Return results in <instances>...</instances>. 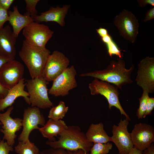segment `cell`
Listing matches in <instances>:
<instances>
[{"label":"cell","mask_w":154,"mask_h":154,"mask_svg":"<svg viewBox=\"0 0 154 154\" xmlns=\"http://www.w3.org/2000/svg\"><path fill=\"white\" fill-rule=\"evenodd\" d=\"M23 65L14 59L5 64L0 68V82L8 89L16 85L23 78Z\"/></svg>","instance_id":"4fadbf2b"},{"label":"cell","mask_w":154,"mask_h":154,"mask_svg":"<svg viewBox=\"0 0 154 154\" xmlns=\"http://www.w3.org/2000/svg\"><path fill=\"white\" fill-rule=\"evenodd\" d=\"M149 97V93L143 91L141 96L139 98V105L136 113L138 119L143 118L146 112L147 100Z\"/></svg>","instance_id":"4316f807"},{"label":"cell","mask_w":154,"mask_h":154,"mask_svg":"<svg viewBox=\"0 0 154 154\" xmlns=\"http://www.w3.org/2000/svg\"><path fill=\"white\" fill-rule=\"evenodd\" d=\"M17 37L10 26L7 25L0 29V55L14 59Z\"/></svg>","instance_id":"2e32d148"},{"label":"cell","mask_w":154,"mask_h":154,"mask_svg":"<svg viewBox=\"0 0 154 154\" xmlns=\"http://www.w3.org/2000/svg\"><path fill=\"white\" fill-rule=\"evenodd\" d=\"M112 144L109 142L106 143H93L90 154H107L112 149Z\"/></svg>","instance_id":"d4e9b609"},{"label":"cell","mask_w":154,"mask_h":154,"mask_svg":"<svg viewBox=\"0 0 154 154\" xmlns=\"http://www.w3.org/2000/svg\"><path fill=\"white\" fill-rule=\"evenodd\" d=\"M13 109V106L8 107L4 113L0 112V121L3 125L0 131L3 134V139L7 141L8 144L13 146L17 137L16 133L22 126V119L19 118H12L10 116Z\"/></svg>","instance_id":"9a60e30c"},{"label":"cell","mask_w":154,"mask_h":154,"mask_svg":"<svg viewBox=\"0 0 154 154\" xmlns=\"http://www.w3.org/2000/svg\"><path fill=\"white\" fill-rule=\"evenodd\" d=\"M9 90L0 82V100L5 97L7 94Z\"/></svg>","instance_id":"e575fe53"},{"label":"cell","mask_w":154,"mask_h":154,"mask_svg":"<svg viewBox=\"0 0 154 154\" xmlns=\"http://www.w3.org/2000/svg\"><path fill=\"white\" fill-rule=\"evenodd\" d=\"M38 154H89L82 150L80 149L72 151L62 148L50 147L40 151Z\"/></svg>","instance_id":"484cf974"},{"label":"cell","mask_w":154,"mask_h":154,"mask_svg":"<svg viewBox=\"0 0 154 154\" xmlns=\"http://www.w3.org/2000/svg\"><path fill=\"white\" fill-rule=\"evenodd\" d=\"M25 1L27 12L33 19L37 16V11L36 9V6L40 0H25Z\"/></svg>","instance_id":"83f0119b"},{"label":"cell","mask_w":154,"mask_h":154,"mask_svg":"<svg viewBox=\"0 0 154 154\" xmlns=\"http://www.w3.org/2000/svg\"><path fill=\"white\" fill-rule=\"evenodd\" d=\"M70 5H65L62 7L58 6L51 7L47 11L41 13L40 15L34 18V21L39 23L41 22H54L57 23L61 27L65 25L64 18L67 15Z\"/></svg>","instance_id":"e0dca14e"},{"label":"cell","mask_w":154,"mask_h":154,"mask_svg":"<svg viewBox=\"0 0 154 154\" xmlns=\"http://www.w3.org/2000/svg\"><path fill=\"white\" fill-rule=\"evenodd\" d=\"M57 140L47 141L46 144L53 148H62L72 151L82 150L88 153L93 143L87 139L85 133L78 126H68L59 135Z\"/></svg>","instance_id":"7a4b0ae2"},{"label":"cell","mask_w":154,"mask_h":154,"mask_svg":"<svg viewBox=\"0 0 154 154\" xmlns=\"http://www.w3.org/2000/svg\"><path fill=\"white\" fill-rule=\"evenodd\" d=\"M54 32L44 24L33 21L23 29L22 34L25 40L29 44L41 48H46Z\"/></svg>","instance_id":"52a82bcc"},{"label":"cell","mask_w":154,"mask_h":154,"mask_svg":"<svg viewBox=\"0 0 154 154\" xmlns=\"http://www.w3.org/2000/svg\"><path fill=\"white\" fill-rule=\"evenodd\" d=\"M15 151L18 154H38L40 152L38 148L30 140L26 142L19 141L15 147Z\"/></svg>","instance_id":"603a6c76"},{"label":"cell","mask_w":154,"mask_h":154,"mask_svg":"<svg viewBox=\"0 0 154 154\" xmlns=\"http://www.w3.org/2000/svg\"><path fill=\"white\" fill-rule=\"evenodd\" d=\"M135 81L143 91L149 94L154 91V58L147 56L138 64Z\"/></svg>","instance_id":"7c38bea8"},{"label":"cell","mask_w":154,"mask_h":154,"mask_svg":"<svg viewBox=\"0 0 154 154\" xmlns=\"http://www.w3.org/2000/svg\"><path fill=\"white\" fill-rule=\"evenodd\" d=\"M13 150L12 146L9 145L3 139L0 141V154H9V152Z\"/></svg>","instance_id":"f1b7e54d"},{"label":"cell","mask_w":154,"mask_h":154,"mask_svg":"<svg viewBox=\"0 0 154 154\" xmlns=\"http://www.w3.org/2000/svg\"><path fill=\"white\" fill-rule=\"evenodd\" d=\"M85 135L87 140L93 143H106L111 141V137L104 130L102 122L96 124L92 123Z\"/></svg>","instance_id":"44dd1931"},{"label":"cell","mask_w":154,"mask_h":154,"mask_svg":"<svg viewBox=\"0 0 154 154\" xmlns=\"http://www.w3.org/2000/svg\"><path fill=\"white\" fill-rule=\"evenodd\" d=\"M9 16L8 10L0 7V29L3 27L4 24L8 21Z\"/></svg>","instance_id":"f546056e"},{"label":"cell","mask_w":154,"mask_h":154,"mask_svg":"<svg viewBox=\"0 0 154 154\" xmlns=\"http://www.w3.org/2000/svg\"><path fill=\"white\" fill-rule=\"evenodd\" d=\"M25 79L24 78H23L16 85L9 89L5 97L0 100V112L12 106L15 100L19 97H23L27 103L30 105L29 93L25 90L26 86Z\"/></svg>","instance_id":"ac0fdd59"},{"label":"cell","mask_w":154,"mask_h":154,"mask_svg":"<svg viewBox=\"0 0 154 154\" xmlns=\"http://www.w3.org/2000/svg\"><path fill=\"white\" fill-rule=\"evenodd\" d=\"M50 54L49 50L29 44L23 40L19 54L29 71L31 78L42 76L47 59Z\"/></svg>","instance_id":"3957f363"},{"label":"cell","mask_w":154,"mask_h":154,"mask_svg":"<svg viewBox=\"0 0 154 154\" xmlns=\"http://www.w3.org/2000/svg\"><path fill=\"white\" fill-rule=\"evenodd\" d=\"M14 1V0H0V7L8 10Z\"/></svg>","instance_id":"d6a6232c"},{"label":"cell","mask_w":154,"mask_h":154,"mask_svg":"<svg viewBox=\"0 0 154 154\" xmlns=\"http://www.w3.org/2000/svg\"><path fill=\"white\" fill-rule=\"evenodd\" d=\"M68 110V107L66 106L64 102L61 101L57 106L52 107L49 112L48 117L49 119L54 120L61 119Z\"/></svg>","instance_id":"cb8c5ba5"},{"label":"cell","mask_w":154,"mask_h":154,"mask_svg":"<svg viewBox=\"0 0 154 154\" xmlns=\"http://www.w3.org/2000/svg\"><path fill=\"white\" fill-rule=\"evenodd\" d=\"M67 126L62 119L56 120L49 119L42 127H39L38 129L43 137L52 141H55V137L59 135Z\"/></svg>","instance_id":"ffe728a7"},{"label":"cell","mask_w":154,"mask_h":154,"mask_svg":"<svg viewBox=\"0 0 154 154\" xmlns=\"http://www.w3.org/2000/svg\"><path fill=\"white\" fill-rule=\"evenodd\" d=\"M129 121L126 118L121 119L117 125L114 124L112 127L111 141L117 147L118 154H127L133 147L130 133L128 131Z\"/></svg>","instance_id":"8fae6325"},{"label":"cell","mask_w":154,"mask_h":154,"mask_svg":"<svg viewBox=\"0 0 154 154\" xmlns=\"http://www.w3.org/2000/svg\"><path fill=\"white\" fill-rule=\"evenodd\" d=\"M25 83L31 107L45 109L53 106L48 95V82L42 76L28 80Z\"/></svg>","instance_id":"277c9868"},{"label":"cell","mask_w":154,"mask_h":154,"mask_svg":"<svg viewBox=\"0 0 154 154\" xmlns=\"http://www.w3.org/2000/svg\"><path fill=\"white\" fill-rule=\"evenodd\" d=\"M101 38L102 41L106 44L108 53L110 56L112 57V55H115L118 58H121L123 57V53L121 50L108 33Z\"/></svg>","instance_id":"7402d4cb"},{"label":"cell","mask_w":154,"mask_h":154,"mask_svg":"<svg viewBox=\"0 0 154 154\" xmlns=\"http://www.w3.org/2000/svg\"><path fill=\"white\" fill-rule=\"evenodd\" d=\"M96 30L97 33L101 37L106 35L108 33L107 29L101 27L96 29Z\"/></svg>","instance_id":"d590c367"},{"label":"cell","mask_w":154,"mask_h":154,"mask_svg":"<svg viewBox=\"0 0 154 154\" xmlns=\"http://www.w3.org/2000/svg\"><path fill=\"white\" fill-rule=\"evenodd\" d=\"M154 108V98L148 97L147 101L146 112L143 117L145 118L148 115H151Z\"/></svg>","instance_id":"4dcf8cb0"},{"label":"cell","mask_w":154,"mask_h":154,"mask_svg":"<svg viewBox=\"0 0 154 154\" xmlns=\"http://www.w3.org/2000/svg\"><path fill=\"white\" fill-rule=\"evenodd\" d=\"M89 88L92 95L100 94L107 99L109 104V108L113 106L118 109L121 114L125 116L129 120H130L129 115L122 107L119 99L118 88L114 85L108 82L94 78L89 84Z\"/></svg>","instance_id":"5b68a950"},{"label":"cell","mask_w":154,"mask_h":154,"mask_svg":"<svg viewBox=\"0 0 154 154\" xmlns=\"http://www.w3.org/2000/svg\"><path fill=\"white\" fill-rule=\"evenodd\" d=\"M133 69V65L129 69H126L125 61L118 58L117 60L110 61L106 69L81 74L80 76L93 77L112 84L121 89L123 86L133 82L131 75Z\"/></svg>","instance_id":"6da1fadb"},{"label":"cell","mask_w":154,"mask_h":154,"mask_svg":"<svg viewBox=\"0 0 154 154\" xmlns=\"http://www.w3.org/2000/svg\"><path fill=\"white\" fill-rule=\"evenodd\" d=\"M22 123L23 129L18 140L26 142L29 140V137L31 132L35 129H38V125L43 126L46 121L39 108L31 107L24 110Z\"/></svg>","instance_id":"30bf717a"},{"label":"cell","mask_w":154,"mask_h":154,"mask_svg":"<svg viewBox=\"0 0 154 154\" xmlns=\"http://www.w3.org/2000/svg\"><path fill=\"white\" fill-rule=\"evenodd\" d=\"M142 154H154V145L152 143L147 148L143 151Z\"/></svg>","instance_id":"74e56055"},{"label":"cell","mask_w":154,"mask_h":154,"mask_svg":"<svg viewBox=\"0 0 154 154\" xmlns=\"http://www.w3.org/2000/svg\"><path fill=\"white\" fill-rule=\"evenodd\" d=\"M2 125V123L0 121V125ZM1 141V140L0 139V141Z\"/></svg>","instance_id":"ab89813d"},{"label":"cell","mask_w":154,"mask_h":154,"mask_svg":"<svg viewBox=\"0 0 154 154\" xmlns=\"http://www.w3.org/2000/svg\"><path fill=\"white\" fill-rule=\"evenodd\" d=\"M114 23L120 36L132 43L135 42L138 34L139 23L131 12L123 9L115 17Z\"/></svg>","instance_id":"8992f818"},{"label":"cell","mask_w":154,"mask_h":154,"mask_svg":"<svg viewBox=\"0 0 154 154\" xmlns=\"http://www.w3.org/2000/svg\"><path fill=\"white\" fill-rule=\"evenodd\" d=\"M76 71L73 65L68 67L53 81L48 93L55 97L64 96L77 86Z\"/></svg>","instance_id":"ba28073f"},{"label":"cell","mask_w":154,"mask_h":154,"mask_svg":"<svg viewBox=\"0 0 154 154\" xmlns=\"http://www.w3.org/2000/svg\"><path fill=\"white\" fill-rule=\"evenodd\" d=\"M133 147L143 151L154 142V129L151 125L145 123L135 124L130 133Z\"/></svg>","instance_id":"5bb4252c"},{"label":"cell","mask_w":154,"mask_h":154,"mask_svg":"<svg viewBox=\"0 0 154 154\" xmlns=\"http://www.w3.org/2000/svg\"><path fill=\"white\" fill-rule=\"evenodd\" d=\"M154 18V7L150 9L145 13L143 21L146 22Z\"/></svg>","instance_id":"1f68e13d"},{"label":"cell","mask_w":154,"mask_h":154,"mask_svg":"<svg viewBox=\"0 0 154 154\" xmlns=\"http://www.w3.org/2000/svg\"><path fill=\"white\" fill-rule=\"evenodd\" d=\"M14 59L0 55V68L7 62Z\"/></svg>","instance_id":"8d00e7d4"},{"label":"cell","mask_w":154,"mask_h":154,"mask_svg":"<svg viewBox=\"0 0 154 154\" xmlns=\"http://www.w3.org/2000/svg\"><path fill=\"white\" fill-rule=\"evenodd\" d=\"M139 6L142 7H144L147 4H149L154 6V0H137V1Z\"/></svg>","instance_id":"836d02e7"},{"label":"cell","mask_w":154,"mask_h":154,"mask_svg":"<svg viewBox=\"0 0 154 154\" xmlns=\"http://www.w3.org/2000/svg\"><path fill=\"white\" fill-rule=\"evenodd\" d=\"M70 60L62 52L55 50L49 56L42 76L48 82L53 81L68 67Z\"/></svg>","instance_id":"9c48e42d"},{"label":"cell","mask_w":154,"mask_h":154,"mask_svg":"<svg viewBox=\"0 0 154 154\" xmlns=\"http://www.w3.org/2000/svg\"><path fill=\"white\" fill-rule=\"evenodd\" d=\"M143 151L133 147L127 154H142Z\"/></svg>","instance_id":"f35d334b"},{"label":"cell","mask_w":154,"mask_h":154,"mask_svg":"<svg viewBox=\"0 0 154 154\" xmlns=\"http://www.w3.org/2000/svg\"><path fill=\"white\" fill-rule=\"evenodd\" d=\"M8 21L12 26L13 32L17 38L22 29L32 22L33 19L26 12L23 15L20 13L17 5H14L13 11H8Z\"/></svg>","instance_id":"d6986e66"}]
</instances>
